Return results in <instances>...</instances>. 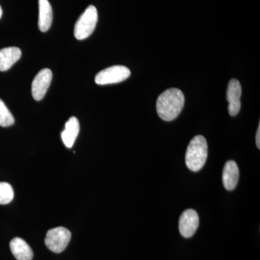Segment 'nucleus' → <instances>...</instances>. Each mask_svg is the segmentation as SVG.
Masks as SVG:
<instances>
[{"instance_id":"6e6552de","label":"nucleus","mask_w":260,"mask_h":260,"mask_svg":"<svg viewBox=\"0 0 260 260\" xmlns=\"http://www.w3.org/2000/svg\"><path fill=\"white\" fill-rule=\"evenodd\" d=\"M242 96V86L237 79H232L228 85L227 101L229 102V114L237 116L241 109L240 98Z\"/></svg>"},{"instance_id":"ddd939ff","label":"nucleus","mask_w":260,"mask_h":260,"mask_svg":"<svg viewBox=\"0 0 260 260\" xmlns=\"http://www.w3.org/2000/svg\"><path fill=\"white\" fill-rule=\"evenodd\" d=\"M39 28L42 32L50 28L53 20V11L49 0H39Z\"/></svg>"},{"instance_id":"7ed1b4c3","label":"nucleus","mask_w":260,"mask_h":260,"mask_svg":"<svg viewBox=\"0 0 260 260\" xmlns=\"http://www.w3.org/2000/svg\"><path fill=\"white\" fill-rule=\"evenodd\" d=\"M98 22V11L93 5H90L80 15L79 19L75 23L74 35L78 40H83L90 37L94 30Z\"/></svg>"},{"instance_id":"20e7f679","label":"nucleus","mask_w":260,"mask_h":260,"mask_svg":"<svg viewBox=\"0 0 260 260\" xmlns=\"http://www.w3.org/2000/svg\"><path fill=\"white\" fill-rule=\"evenodd\" d=\"M71 240V233L64 227H56L48 231L45 244L54 253H61L66 249Z\"/></svg>"},{"instance_id":"2eb2a0df","label":"nucleus","mask_w":260,"mask_h":260,"mask_svg":"<svg viewBox=\"0 0 260 260\" xmlns=\"http://www.w3.org/2000/svg\"><path fill=\"white\" fill-rule=\"evenodd\" d=\"M14 198V191L9 183L0 182V205L11 203Z\"/></svg>"},{"instance_id":"39448f33","label":"nucleus","mask_w":260,"mask_h":260,"mask_svg":"<svg viewBox=\"0 0 260 260\" xmlns=\"http://www.w3.org/2000/svg\"><path fill=\"white\" fill-rule=\"evenodd\" d=\"M130 75L129 68L123 65H114L99 72L95 76V82L102 85L121 83L127 79Z\"/></svg>"},{"instance_id":"dca6fc26","label":"nucleus","mask_w":260,"mask_h":260,"mask_svg":"<svg viewBox=\"0 0 260 260\" xmlns=\"http://www.w3.org/2000/svg\"><path fill=\"white\" fill-rule=\"evenodd\" d=\"M256 147L258 148H260V123L259 124V126H258L257 131H256Z\"/></svg>"},{"instance_id":"0eeeda50","label":"nucleus","mask_w":260,"mask_h":260,"mask_svg":"<svg viewBox=\"0 0 260 260\" xmlns=\"http://www.w3.org/2000/svg\"><path fill=\"white\" fill-rule=\"evenodd\" d=\"M199 216L195 210L188 209L181 214L179 218V232L182 237L191 238L199 226Z\"/></svg>"},{"instance_id":"4468645a","label":"nucleus","mask_w":260,"mask_h":260,"mask_svg":"<svg viewBox=\"0 0 260 260\" xmlns=\"http://www.w3.org/2000/svg\"><path fill=\"white\" fill-rule=\"evenodd\" d=\"M15 123V119L13 114L6 107L4 102L0 99V126L8 127Z\"/></svg>"},{"instance_id":"9d476101","label":"nucleus","mask_w":260,"mask_h":260,"mask_svg":"<svg viewBox=\"0 0 260 260\" xmlns=\"http://www.w3.org/2000/svg\"><path fill=\"white\" fill-rule=\"evenodd\" d=\"M80 132V123L75 116H72L65 124V129L61 133V140L65 146L71 148L74 145Z\"/></svg>"},{"instance_id":"9b49d317","label":"nucleus","mask_w":260,"mask_h":260,"mask_svg":"<svg viewBox=\"0 0 260 260\" xmlns=\"http://www.w3.org/2000/svg\"><path fill=\"white\" fill-rule=\"evenodd\" d=\"M10 247L17 260H32L34 257L31 248L21 238L13 239L10 243Z\"/></svg>"},{"instance_id":"f03ea898","label":"nucleus","mask_w":260,"mask_h":260,"mask_svg":"<svg viewBox=\"0 0 260 260\" xmlns=\"http://www.w3.org/2000/svg\"><path fill=\"white\" fill-rule=\"evenodd\" d=\"M208 143L204 137L198 135L192 138L186 153V164L188 169L194 172L201 170L208 158Z\"/></svg>"},{"instance_id":"1a4fd4ad","label":"nucleus","mask_w":260,"mask_h":260,"mask_svg":"<svg viewBox=\"0 0 260 260\" xmlns=\"http://www.w3.org/2000/svg\"><path fill=\"white\" fill-rule=\"evenodd\" d=\"M239 179V170L237 162L229 160L224 166L223 182L224 187L229 191L234 190L237 187Z\"/></svg>"},{"instance_id":"423d86ee","label":"nucleus","mask_w":260,"mask_h":260,"mask_svg":"<svg viewBox=\"0 0 260 260\" xmlns=\"http://www.w3.org/2000/svg\"><path fill=\"white\" fill-rule=\"evenodd\" d=\"M52 72L48 68H44L39 72L32 80V95L36 101L44 99L52 80Z\"/></svg>"},{"instance_id":"f3484780","label":"nucleus","mask_w":260,"mask_h":260,"mask_svg":"<svg viewBox=\"0 0 260 260\" xmlns=\"http://www.w3.org/2000/svg\"><path fill=\"white\" fill-rule=\"evenodd\" d=\"M2 15H3V9H2V7L0 6V18H2Z\"/></svg>"},{"instance_id":"f257e3e1","label":"nucleus","mask_w":260,"mask_h":260,"mask_svg":"<svg viewBox=\"0 0 260 260\" xmlns=\"http://www.w3.org/2000/svg\"><path fill=\"white\" fill-rule=\"evenodd\" d=\"M184 102V95L181 90L176 88L168 89L158 98L157 113L162 120H174L182 111Z\"/></svg>"},{"instance_id":"f8f14e48","label":"nucleus","mask_w":260,"mask_h":260,"mask_svg":"<svg viewBox=\"0 0 260 260\" xmlns=\"http://www.w3.org/2000/svg\"><path fill=\"white\" fill-rule=\"evenodd\" d=\"M21 50L18 47H7L0 49V71L10 69L20 59Z\"/></svg>"}]
</instances>
